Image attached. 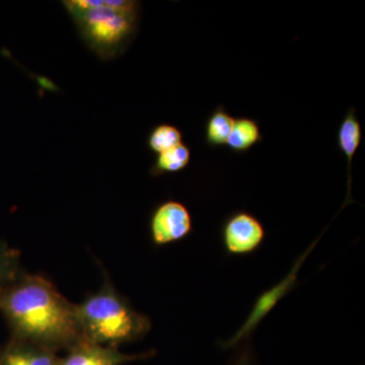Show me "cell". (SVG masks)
<instances>
[{"label":"cell","mask_w":365,"mask_h":365,"mask_svg":"<svg viewBox=\"0 0 365 365\" xmlns=\"http://www.w3.org/2000/svg\"><path fill=\"white\" fill-rule=\"evenodd\" d=\"M265 240L263 223L247 210L235 211L220 227V241L227 256L245 257L256 253Z\"/></svg>","instance_id":"5b68a950"},{"label":"cell","mask_w":365,"mask_h":365,"mask_svg":"<svg viewBox=\"0 0 365 365\" xmlns=\"http://www.w3.org/2000/svg\"><path fill=\"white\" fill-rule=\"evenodd\" d=\"M190 162H191V150L186 144L182 143L179 145L158 155L150 173L153 177L174 174V173H179L186 169Z\"/></svg>","instance_id":"7c38bea8"},{"label":"cell","mask_w":365,"mask_h":365,"mask_svg":"<svg viewBox=\"0 0 365 365\" xmlns=\"http://www.w3.org/2000/svg\"><path fill=\"white\" fill-rule=\"evenodd\" d=\"M0 313L11 329V339L55 352L69 350L83 340L76 304L41 276L24 273L14 282L1 285Z\"/></svg>","instance_id":"6da1fadb"},{"label":"cell","mask_w":365,"mask_h":365,"mask_svg":"<svg viewBox=\"0 0 365 365\" xmlns=\"http://www.w3.org/2000/svg\"><path fill=\"white\" fill-rule=\"evenodd\" d=\"M318 244V240L307 248L304 253L300 255L297 260L295 261L290 272L283 278L280 282L274 285L273 287L269 288L266 292H262L257 299L255 300L253 307H252L251 313L248 318L244 322L241 328L237 331V333L232 336L230 339L220 342L223 349L235 347L241 343L242 341L246 340L249 336L256 330L259 324L267 317V314L275 307L276 304L280 302L285 295L289 294L297 284V276H299V269L302 267V263L306 260L307 257L313 251L316 245Z\"/></svg>","instance_id":"277c9868"},{"label":"cell","mask_w":365,"mask_h":365,"mask_svg":"<svg viewBox=\"0 0 365 365\" xmlns=\"http://www.w3.org/2000/svg\"><path fill=\"white\" fill-rule=\"evenodd\" d=\"M235 118L228 113L225 106L215 108L206 120L204 138L209 148H218L227 146L228 138L234 128Z\"/></svg>","instance_id":"8fae6325"},{"label":"cell","mask_w":365,"mask_h":365,"mask_svg":"<svg viewBox=\"0 0 365 365\" xmlns=\"http://www.w3.org/2000/svg\"><path fill=\"white\" fill-rule=\"evenodd\" d=\"M63 4L83 39L103 58H113L123 51L135 33L139 2L72 0Z\"/></svg>","instance_id":"3957f363"},{"label":"cell","mask_w":365,"mask_h":365,"mask_svg":"<svg viewBox=\"0 0 365 365\" xmlns=\"http://www.w3.org/2000/svg\"><path fill=\"white\" fill-rule=\"evenodd\" d=\"M76 316L83 340L117 347L143 339L151 330V319L132 307L106 278L95 294L76 304Z\"/></svg>","instance_id":"7a4b0ae2"},{"label":"cell","mask_w":365,"mask_h":365,"mask_svg":"<svg viewBox=\"0 0 365 365\" xmlns=\"http://www.w3.org/2000/svg\"><path fill=\"white\" fill-rule=\"evenodd\" d=\"M235 365H253L251 360V354L248 349H245L237 354Z\"/></svg>","instance_id":"9a60e30c"},{"label":"cell","mask_w":365,"mask_h":365,"mask_svg":"<svg viewBox=\"0 0 365 365\" xmlns=\"http://www.w3.org/2000/svg\"><path fill=\"white\" fill-rule=\"evenodd\" d=\"M193 232L191 212L180 201H165L151 213L150 235L153 246L163 247L181 242Z\"/></svg>","instance_id":"8992f818"},{"label":"cell","mask_w":365,"mask_h":365,"mask_svg":"<svg viewBox=\"0 0 365 365\" xmlns=\"http://www.w3.org/2000/svg\"><path fill=\"white\" fill-rule=\"evenodd\" d=\"M263 140L260 125L250 117L235 118L227 146L237 155L248 153Z\"/></svg>","instance_id":"30bf717a"},{"label":"cell","mask_w":365,"mask_h":365,"mask_svg":"<svg viewBox=\"0 0 365 365\" xmlns=\"http://www.w3.org/2000/svg\"><path fill=\"white\" fill-rule=\"evenodd\" d=\"M182 143V134L174 125L160 124L151 130L148 138V148L160 155Z\"/></svg>","instance_id":"4fadbf2b"},{"label":"cell","mask_w":365,"mask_h":365,"mask_svg":"<svg viewBox=\"0 0 365 365\" xmlns=\"http://www.w3.org/2000/svg\"><path fill=\"white\" fill-rule=\"evenodd\" d=\"M362 143V127L356 115V109L350 108L339 125L337 133L338 148L344 155L348 163V196L350 195V182L353 158L356 155Z\"/></svg>","instance_id":"9c48e42d"},{"label":"cell","mask_w":365,"mask_h":365,"mask_svg":"<svg viewBox=\"0 0 365 365\" xmlns=\"http://www.w3.org/2000/svg\"><path fill=\"white\" fill-rule=\"evenodd\" d=\"M66 356L58 359L57 365H123L136 360L150 359L155 351L125 354L117 347L95 344L83 340L67 350Z\"/></svg>","instance_id":"52a82bcc"},{"label":"cell","mask_w":365,"mask_h":365,"mask_svg":"<svg viewBox=\"0 0 365 365\" xmlns=\"http://www.w3.org/2000/svg\"><path fill=\"white\" fill-rule=\"evenodd\" d=\"M20 252L0 242V287L14 282L23 275Z\"/></svg>","instance_id":"5bb4252c"},{"label":"cell","mask_w":365,"mask_h":365,"mask_svg":"<svg viewBox=\"0 0 365 365\" xmlns=\"http://www.w3.org/2000/svg\"><path fill=\"white\" fill-rule=\"evenodd\" d=\"M56 353L33 343L11 339L0 348V365H57Z\"/></svg>","instance_id":"ba28073f"}]
</instances>
